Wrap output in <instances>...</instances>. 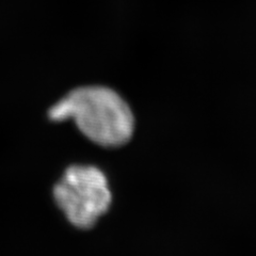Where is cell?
<instances>
[{
	"mask_svg": "<svg viewBox=\"0 0 256 256\" xmlns=\"http://www.w3.org/2000/svg\"><path fill=\"white\" fill-rule=\"evenodd\" d=\"M54 201L68 222L92 228L111 205L106 175L94 166H70L54 188Z\"/></svg>",
	"mask_w": 256,
	"mask_h": 256,
	"instance_id": "obj_2",
	"label": "cell"
},
{
	"mask_svg": "<svg viewBox=\"0 0 256 256\" xmlns=\"http://www.w3.org/2000/svg\"><path fill=\"white\" fill-rule=\"evenodd\" d=\"M52 121L74 120L88 139L104 148H118L130 141L134 130L132 109L114 90L102 86H79L48 111Z\"/></svg>",
	"mask_w": 256,
	"mask_h": 256,
	"instance_id": "obj_1",
	"label": "cell"
}]
</instances>
